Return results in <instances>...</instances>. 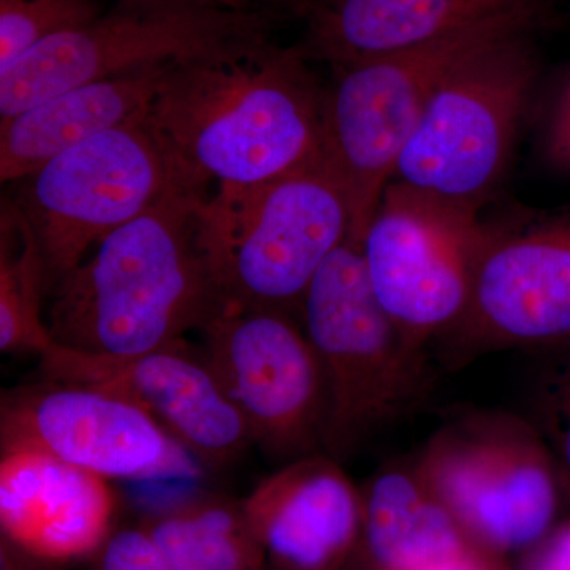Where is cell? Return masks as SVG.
<instances>
[{"mask_svg":"<svg viewBox=\"0 0 570 570\" xmlns=\"http://www.w3.org/2000/svg\"><path fill=\"white\" fill-rule=\"evenodd\" d=\"M302 47L176 66L145 124L176 186L212 198L322 160V100Z\"/></svg>","mask_w":570,"mask_h":570,"instance_id":"cell-1","label":"cell"},{"mask_svg":"<svg viewBox=\"0 0 570 570\" xmlns=\"http://www.w3.org/2000/svg\"><path fill=\"white\" fill-rule=\"evenodd\" d=\"M206 204L171 187L52 285L47 325L56 346L124 358L200 332L227 303L209 258Z\"/></svg>","mask_w":570,"mask_h":570,"instance_id":"cell-2","label":"cell"},{"mask_svg":"<svg viewBox=\"0 0 570 570\" xmlns=\"http://www.w3.org/2000/svg\"><path fill=\"white\" fill-rule=\"evenodd\" d=\"M553 9L499 14L441 39L336 69L322 100V164L351 206L348 239L362 246L400 154L428 104L460 66L494 45L535 33Z\"/></svg>","mask_w":570,"mask_h":570,"instance_id":"cell-3","label":"cell"},{"mask_svg":"<svg viewBox=\"0 0 570 570\" xmlns=\"http://www.w3.org/2000/svg\"><path fill=\"white\" fill-rule=\"evenodd\" d=\"M275 14L206 0H118L0 71V121L88 82L253 50L272 41Z\"/></svg>","mask_w":570,"mask_h":570,"instance_id":"cell-4","label":"cell"},{"mask_svg":"<svg viewBox=\"0 0 570 570\" xmlns=\"http://www.w3.org/2000/svg\"><path fill=\"white\" fill-rule=\"evenodd\" d=\"M299 311L325 376L322 452L343 461L425 397L426 354L400 335L374 294L362 246L348 238L311 281Z\"/></svg>","mask_w":570,"mask_h":570,"instance_id":"cell-5","label":"cell"},{"mask_svg":"<svg viewBox=\"0 0 570 570\" xmlns=\"http://www.w3.org/2000/svg\"><path fill=\"white\" fill-rule=\"evenodd\" d=\"M346 193L307 165L206 204V242L225 302L295 313L326 258L351 234Z\"/></svg>","mask_w":570,"mask_h":570,"instance_id":"cell-6","label":"cell"},{"mask_svg":"<svg viewBox=\"0 0 570 570\" xmlns=\"http://www.w3.org/2000/svg\"><path fill=\"white\" fill-rule=\"evenodd\" d=\"M412 469L487 553L530 550L553 530L560 479L546 439L527 420L464 412L428 439Z\"/></svg>","mask_w":570,"mask_h":570,"instance_id":"cell-7","label":"cell"},{"mask_svg":"<svg viewBox=\"0 0 570 570\" xmlns=\"http://www.w3.org/2000/svg\"><path fill=\"white\" fill-rule=\"evenodd\" d=\"M534 33L479 52L428 104L392 181L480 208L497 186L540 80Z\"/></svg>","mask_w":570,"mask_h":570,"instance_id":"cell-8","label":"cell"},{"mask_svg":"<svg viewBox=\"0 0 570 570\" xmlns=\"http://www.w3.org/2000/svg\"><path fill=\"white\" fill-rule=\"evenodd\" d=\"M489 234L475 206L392 181L362 242L379 303L414 351L463 316Z\"/></svg>","mask_w":570,"mask_h":570,"instance_id":"cell-9","label":"cell"},{"mask_svg":"<svg viewBox=\"0 0 570 570\" xmlns=\"http://www.w3.org/2000/svg\"><path fill=\"white\" fill-rule=\"evenodd\" d=\"M28 220L52 285L100 242L176 186L145 119L89 138L21 179Z\"/></svg>","mask_w":570,"mask_h":570,"instance_id":"cell-10","label":"cell"},{"mask_svg":"<svg viewBox=\"0 0 570 570\" xmlns=\"http://www.w3.org/2000/svg\"><path fill=\"white\" fill-rule=\"evenodd\" d=\"M200 333L202 354L254 444L285 463L322 452L324 370L292 314L227 302Z\"/></svg>","mask_w":570,"mask_h":570,"instance_id":"cell-11","label":"cell"},{"mask_svg":"<svg viewBox=\"0 0 570 570\" xmlns=\"http://www.w3.org/2000/svg\"><path fill=\"white\" fill-rule=\"evenodd\" d=\"M0 444L37 450L108 480H195L205 469L126 397L47 377L3 393Z\"/></svg>","mask_w":570,"mask_h":570,"instance_id":"cell-12","label":"cell"},{"mask_svg":"<svg viewBox=\"0 0 570 570\" xmlns=\"http://www.w3.org/2000/svg\"><path fill=\"white\" fill-rule=\"evenodd\" d=\"M449 358L570 346V205L517 228L489 225L463 316L444 336Z\"/></svg>","mask_w":570,"mask_h":570,"instance_id":"cell-13","label":"cell"},{"mask_svg":"<svg viewBox=\"0 0 570 570\" xmlns=\"http://www.w3.org/2000/svg\"><path fill=\"white\" fill-rule=\"evenodd\" d=\"M43 377L108 390L164 428L204 468H223L254 444L202 351L186 340L148 354L99 356L52 346L40 355Z\"/></svg>","mask_w":570,"mask_h":570,"instance_id":"cell-14","label":"cell"},{"mask_svg":"<svg viewBox=\"0 0 570 570\" xmlns=\"http://www.w3.org/2000/svg\"><path fill=\"white\" fill-rule=\"evenodd\" d=\"M325 452L285 463L243 510L264 570H344L362 543L363 497Z\"/></svg>","mask_w":570,"mask_h":570,"instance_id":"cell-15","label":"cell"},{"mask_svg":"<svg viewBox=\"0 0 570 570\" xmlns=\"http://www.w3.org/2000/svg\"><path fill=\"white\" fill-rule=\"evenodd\" d=\"M110 480L37 450H2V538L45 566L91 560L118 530Z\"/></svg>","mask_w":570,"mask_h":570,"instance_id":"cell-16","label":"cell"},{"mask_svg":"<svg viewBox=\"0 0 570 570\" xmlns=\"http://www.w3.org/2000/svg\"><path fill=\"white\" fill-rule=\"evenodd\" d=\"M523 9L553 0H321L306 6L302 50L343 69Z\"/></svg>","mask_w":570,"mask_h":570,"instance_id":"cell-17","label":"cell"},{"mask_svg":"<svg viewBox=\"0 0 570 570\" xmlns=\"http://www.w3.org/2000/svg\"><path fill=\"white\" fill-rule=\"evenodd\" d=\"M174 67L78 86L0 121V181L18 183L89 138L145 119Z\"/></svg>","mask_w":570,"mask_h":570,"instance_id":"cell-18","label":"cell"},{"mask_svg":"<svg viewBox=\"0 0 570 570\" xmlns=\"http://www.w3.org/2000/svg\"><path fill=\"white\" fill-rule=\"evenodd\" d=\"M362 497V542L373 568L428 570L483 551L412 468L381 472Z\"/></svg>","mask_w":570,"mask_h":570,"instance_id":"cell-19","label":"cell"},{"mask_svg":"<svg viewBox=\"0 0 570 570\" xmlns=\"http://www.w3.org/2000/svg\"><path fill=\"white\" fill-rule=\"evenodd\" d=\"M138 527L168 570H264L242 501L223 494H193L156 505Z\"/></svg>","mask_w":570,"mask_h":570,"instance_id":"cell-20","label":"cell"},{"mask_svg":"<svg viewBox=\"0 0 570 570\" xmlns=\"http://www.w3.org/2000/svg\"><path fill=\"white\" fill-rule=\"evenodd\" d=\"M50 279L31 227L17 206L3 205L0 217V348L3 354L55 346L45 317Z\"/></svg>","mask_w":570,"mask_h":570,"instance_id":"cell-21","label":"cell"},{"mask_svg":"<svg viewBox=\"0 0 570 570\" xmlns=\"http://www.w3.org/2000/svg\"><path fill=\"white\" fill-rule=\"evenodd\" d=\"M100 13L96 0H0V71L37 45Z\"/></svg>","mask_w":570,"mask_h":570,"instance_id":"cell-22","label":"cell"},{"mask_svg":"<svg viewBox=\"0 0 570 570\" xmlns=\"http://www.w3.org/2000/svg\"><path fill=\"white\" fill-rule=\"evenodd\" d=\"M535 423L549 445L562 494L570 501V355L543 382Z\"/></svg>","mask_w":570,"mask_h":570,"instance_id":"cell-23","label":"cell"},{"mask_svg":"<svg viewBox=\"0 0 570 570\" xmlns=\"http://www.w3.org/2000/svg\"><path fill=\"white\" fill-rule=\"evenodd\" d=\"M89 570H168L149 535L140 527L112 532L89 560Z\"/></svg>","mask_w":570,"mask_h":570,"instance_id":"cell-24","label":"cell"},{"mask_svg":"<svg viewBox=\"0 0 570 570\" xmlns=\"http://www.w3.org/2000/svg\"><path fill=\"white\" fill-rule=\"evenodd\" d=\"M540 151L551 170L570 176V67L561 75L547 102Z\"/></svg>","mask_w":570,"mask_h":570,"instance_id":"cell-25","label":"cell"},{"mask_svg":"<svg viewBox=\"0 0 570 570\" xmlns=\"http://www.w3.org/2000/svg\"><path fill=\"white\" fill-rule=\"evenodd\" d=\"M523 570H570V520L531 547Z\"/></svg>","mask_w":570,"mask_h":570,"instance_id":"cell-26","label":"cell"},{"mask_svg":"<svg viewBox=\"0 0 570 570\" xmlns=\"http://www.w3.org/2000/svg\"><path fill=\"white\" fill-rule=\"evenodd\" d=\"M45 564L0 535V570H43Z\"/></svg>","mask_w":570,"mask_h":570,"instance_id":"cell-27","label":"cell"},{"mask_svg":"<svg viewBox=\"0 0 570 570\" xmlns=\"http://www.w3.org/2000/svg\"><path fill=\"white\" fill-rule=\"evenodd\" d=\"M216 3L225 9L234 10H265L277 11V9H306L303 0H206Z\"/></svg>","mask_w":570,"mask_h":570,"instance_id":"cell-28","label":"cell"},{"mask_svg":"<svg viewBox=\"0 0 570 570\" xmlns=\"http://www.w3.org/2000/svg\"><path fill=\"white\" fill-rule=\"evenodd\" d=\"M483 570H509L505 568L504 562H502V557H497V554H491L489 561H487L485 568Z\"/></svg>","mask_w":570,"mask_h":570,"instance_id":"cell-29","label":"cell"},{"mask_svg":"<svg viewBox=\"0 0 570 570\" xmlns=\"http://www.w3.org/2000/svg\"><path fill=\"white\" fill-rule=\"evenodd\" d=\"M360 570H379V569L373 568V566H370V568H367V569H360Z\"/></svg>","mask_w":570,"mask_h":570,"instance_id":"cell-30","label":"cell"}]
</instances>
